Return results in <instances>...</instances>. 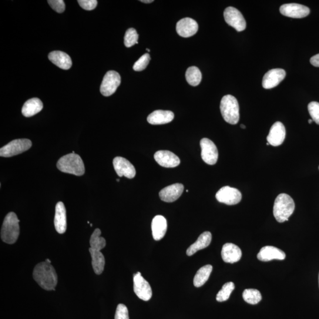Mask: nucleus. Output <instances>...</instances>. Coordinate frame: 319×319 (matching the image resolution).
<instances>
[{"label":"nucleus","mask_w":319,"mask_h":319,"mask_svg":"<svg viewBox=\"0 0 319 319\" xmlns=\"http://www.w3.org/2000/svg\"><path fill=\"white\" fill-rule=\"evenodd\" d=\"M33 277L43 289L55 290L58 278L55 269L51 264L46 261L39 263L33 270Z\"/></svg>","instance_id":"obj_1"},{"label":"nucleus","mask_w":319,"mask_h":319,"mask_svg":"<svg viewBox=\"0 0 319 319\" xmlns=\"http://www.w3.org/2000/svg\"><path fill=\"white\" fill-rule=\"evenodd\" d=\"M295 209L294 201L287 194L281 193L275 199L273 207V215L278 223L288 221Z\"/></svg>","instance_id":"obj_2"},{"label":"nucleus","mask_w":319,"mask_h":319,"mask_svg":"<svg viewBox=\"0 0 319 319\" xmlns=\"http://www.w3.org/2000/svg\"><path fill=\"white\" fill-rule=\"evenodd\" d=\"M57 167L62 172L82 176L85 173V166L78 154L70 153L60 158L57 163Z\"/></svg>","instance_id":"obj_3"},{"label":"nucleus","mask_w":319,"mask_h":319,"mask_svg":"<svg viewBox=\"0 0 319 319\" xmlns=\"http://www.w3.org/2000/svg\"><path fill=\"white\" fill-rule=\"evenodd\" d=\"M19 220L15 212L7 215L3 222L1 238L3 242L13 244L18 240L20 234Z\"/></svg>","instance_id":"obj_4"},{"label":"nucleus","mask_w":319,"mask_h":319,"mask_svg":"<svg viewBox=\"0 0 319 319\" xmlns=\"http://www.w3.org/2000/svg\"><path fill=\"white\" fill-rule=\"evenodd\" d=\"M220 109L222 116L228 123L235 125L239 122V103L234 96L231 95L224 96L221 100Z\"/></svg>","instance_id":"obj_5"},{"label":"nucleus","mask_w":319,"mask_h":319,"mask_svg":"<svg viewBox=\"0 0 319 319\" xmlns=\"http://www.w3.org/2000/svg\"><path fill=\"white\" fill-rule=\"evenodd\" d=\"M32 146L31 141L29 139H18L12 141L0 149V156L10 157L18 155L26 152Z\"/></svg>","instance_id":"obj_6"},{"label":"nucleus","mask_w":319,"mask_h":319,"mask_svg":"<svg viewBox=\"0 0 319 319\" xmlns=\"http://www.w3.org/2000/svg\"><path fill=\"white\" fill-rule=\"evenodd\" d=\"M121 80L122 79L118 72L110 70L103 77L100 88V93L105 96L112 95L120 86Z\"/></svg>","instance_id":"obj_7"},{"label":"nucleus","mask_w":319,"mask_h":319,"mask_svg":"<svg viewBox=\"0 0 319 319\" xmlns=\"http://www.w3.org/2000/svg\"><path fill=\"white\" fill-rule=\"evenodd\" d=\"M224 16L227 24L233 27L237 31H244L246 29V20L238 9L229 7L225 10Z\"/></svg>","instance_id":"obj_8"},{"label":"nucleus","mask_w":319,"mask_h":319,"mask_svg":"<svg viewBox=\"0 0 319 319\" xmlns=\"http://www.w3.org/2000/svg\"><path fill=\"white\" fill-rule=\"evenodd\" d=\"M133 281L134 291L137 297L143 301L150 300L152 297V288L140 272L134 275Z\"/></svg>","instance_id":"obj_9"},{"label":"nucleus","mask_w":319,"mask_h":319,"mask_svg":"<svg viewBox=\"0 0 319 319\" xmlns=\"http://www.w3.org/2000/svg\"><path fill=\"white\" fill-rule=\"evenodd\" d=\"M216 198L220 203L228 205H234L240 203L242 199V194L239 190L230 186H224L218 191Z\"/></svg>","instance_id":"obj_10"},{"label":"nucleus","mask_w":319,"mask_h":319,"mask_svg":"<svg viewBox=\"0 0 319 319\" xmlns=\"http://www.w3.org/2000/svg\"><path fill=\"white\" fill-rule=\"evenodd\" d=\"M200 144L201 159L209 165L216 164L218 159V151L216 144L206 138L201 139Z\"/></svg>","instance_id":"obj_11"},{"label":"nucleus","mask_w":319,"mask_h":319,"mask_svg":"<svg viewBox=\"0 0 319 319\" xmlns=\"http://www.w3.org/2000/svg\"><path fill=\"white\" fill-rule=\"evenodd\" d=\"M113 166L118 176L133 179L136 175L135 167L129 160L122 157H117L113 160Z\"/></svg>","instance_id":"obj_12"},{"label":"nucleus","mask_w":319,"mask_h":319,"mask_svg":"<svg viewBox=\"0 0 319 319\" xmlns=\"http://www.w3.org/2000/svg\"><path fill=\"white\" fill-rule=\"evenodd\" d=\"M280 12L285 16L294 19L304 18L310 14V9L307 7L296 3L281 6Z\"/></svg>","instance_id":"obj_13"},{"label":"nucleus","mask_w":319,"mask_h":319,"mask_svg":"<svg viewBox=\"0 0 319 319\" xmlns=\"http://www.w3.org/2000/svg\"><path fill=\"white\" fill-rule=\"evenodd\" d=\"M198 24L195 20L189 18H184L179 20L176 25L177 34L183 38H190L197 32Z\"/></svg>","instance_id":"obj_14"},{"label":"nucleus","mask_w":319,"mask_h":319,"mask_svg":"<svg viewBox=\"0 0 319 319\" xmlns=\"http://www.w3.org/2000/svg\"><path fill=\"white\" fill-rule=\"evenodd\" d=\"M154 157L160 166L166 168L176 167L180 163L179 158L170 151H158L154 154Z\"/></svg>","instance_id":"obj_15"},{"label":"nucleus","mask_w":319,"mask_h":319,"mask_svg":"<svg viewBox=\"0 0 319 319\" xmlns=\"http://www.w3.org/2000/svg\"><path fill=\"white\" fill-rule=\"evenodd\" d=\"M286 73L282 69H273L265 74L263 79V86L265 89H271L279 85L285 78Z\"/></svg>","instance_id":"obj_16"},{"label":"nucleus","mask_w":319,"mask_h":319,"mask_svg":"<svg viewBox=\"0 0 319 319\" xmlns=\"http://www.w3.org/2000/svg\"><path fill=\"white\" fill-rule=\"evenodd\" d=\"M285 129L283 123L277 122L272 126L267 140L270 145L277 147L283 144L285 138Z\"/></svg>","instance_id":"obj_17"},{"label":"nucleus","mask_w":319,"mask_h":319,"mask_svg":"<svg viewBox=\"0 0 319 319\" xmlns=\"http://www.w3.org/2000/svg\"><path fill=\"white\" fill-rule=\"evenodd\" d=\"M184 186L181 183H175L164 187L159 192L161 200L165 202L171 203L176 201L182 195Z\"/></svg>","instance_id":"obj_18"},{"label":"nucleus","mask_w":319,"mask_h":319,"mask_svg":"<svg viewBox=\"0 0 319 319\" xmlns=\"http://www.w3.org/2000/svg\"><path fill=\"white\" fill-rule=\"evenodd\" d=\"M286 255L284 252L273 246L262 248L257 255V258L261 261L267 262L273 260H283Z\"/></svg>","instance_id":"obj_19"},{"label":"nucleus","mask_w":319,"mask_h":319,"mask_svg":"<svg viewBox=\"0 0 319 319\" xmlns=\"http://www.w3.org/2000/svg\"><path fill=\"white\" fill-rule=\"evenodd\" d=\"M222 258L227 263L233 264L241 260L242 251L236 245L227 243L224 245L221 251Z\"/></svg>","instance_id":"obj_20"},{"label":"nucleus","mask_w":319,"mask_h":319,"mask_svg":"<svg viewBox=\"0 0 319 319\" xmlns=\"http://www.w3.org/2000/svg\"><path fill=\"white\" fill-rule=\"evenodd\" d=\"M54 224L55 229L59 234L65 233L67 228L66 210L62 201H59L56 204Z\"/></svg>","instance_id":"obj_21"},{"label":"nucleus","mask_w":319,"mask_h":319,"mask_svg":"<svg viewBox=\"0 0 319 319\" xmlns=\"http://www.w3.org/2000/svg\"><path fill=\"white\" fill-rule=\"evenodd\" d=\"M174 118L170 111L156 110L147 117V122L152 125H162L172 122Z\"/></svg>","instance_id":"obj_22"},{"label":"nucleus","mask_w":319,"mask_h":319,"mask_svg":"<svg viewBox=\"0 0 319 319\" xmlns=\"http://www.w3.org/2000/svg\"><path fill=\"white\" fill-rule=\"evenodd\" d=\"M153 237L154 240L160 241L165 236L167 230V223L165 218L157 216L152 223Z\"/></svg>","instance_id":"obj_23"},{"label":"nucleus","mask_w":319,"mask_h":319,"mask_svg":"<svg viewBox=\"0 0 319 319\" xmlns=\"http://www.w3.org/2000/svg\"><path fill=\"white\" fill-rule=\"evenodd\" d=\"M49 59L53 64L64 70H68L72 65L70 57L62 51H53L49 53Z\"/></svg>","instance_id":"obj_24"},{"label":"nucleus","mask_w":319,"mask_h":319,"mask_svg":"<svg viewBox=\"0 0 319 319\" xmlns=\"http://www.w3.org/2000/svg\"><path fill=\"white\" fill-rule=\"evenodd\" d=\"M211 241V234L209 231L204 232L198 238L197 241L188 248L186 254L188 256H191L198 251L203 250L209 246Z\"/></svg>","instance_id":"obj_25"},{"label":"nucleus","mask_w":319,"mask_h":319,"mask_svg":"<svg viewBox=\"0 0 319 319\" xmlns=\"http://www.w3.org/2000/svg\"><path fill=\"white\" fill-rule=\"evenodd\" d=\"M43 108V105L41 100L33 98L27 100L23 107L22 112L25 117H30L41 112Z\"/></svg>","instance_id":"obj_26"},{"label":"nucleus","mask_w":319,"mask_h":319,"mask_svg":"<svg viewBox=\"0 0 319 319\" xmlns=\"http://www.w3.org/2000/svg\"><path fill=\"white\" fill-rule=\"evenodd\" d=\"M89 251L92 258V265L94 272L97 275L101 274L105 267V257L100 251L93 250L91 248H89Z\"/></svg>","instance_id":"obj_27"},{"label":"nucleus","mask_w":319,"mask_h":319,"mask_svg":"<svg viewBox=\"0 0 319 319\" xmlns=\"http://www.w3.org/2000/svg\"><path fill=\"white\" fill-rule=\"evenodd\" d=\"M212 269L213 267L211 265H204L200 268L194 277L193 284L194 286L200 287L205 284L209 279Z\"/></svg>","instance_id":"obj_28"},{"label":"nucleus","mask_w":319,"mask_h":319,"mask_svg":"<svg viewBox=\"0 0 319 319\" xmlns=\"http://www.w3.org/2000/svg\"><path fill=\"white\" fill-rule=\"evenodd\" d=\"M201 73L199 68L196 66H191L186 72V79L188 83L193 86H196L201 80Z\"/></svg>","instance_id":"obj_29"},{"label":"nucleus","mask_w":319,"mask_h":319,"mask_svg":"<svg viewBox=\"0 0 319 319\" xmlns=\"http://www.w3.org/2000/svg\"><path fill=\"white\" fill-rule=\"evenodd\" d=\"M101 231L98 228L94 231L90 239V248L93 250L100 251L106 246L105 238L100 237Z\"/></svg>","instance_id":"obj_30"},{"label":"nucleus","mask_w":319,"mask_h":319,"mask_svg":"<svg viewBox=\"0 0 319 319\" xmlns=\"http://www.w3.org/2000/svg\"><path fill=\"white\" fill-rule=\"evenodd\" d=\"M243 297L244 300L250 304H257L262 300L260 292L253 288L245 290Z\"/></svg>","instance_id":"obj_31"},{"label":"nucleus","mask_w":319,"mask_h":319,"mask_svg":"<svg viewBox=\"0 0 319 319\" xmlns=\"http://www.w3.org/2000/svg\"><path fill=\"white\" fill-rule=\"evenodd\" d=\"M234 289L235 284L233 282H228V283L225 284L217 295V300L219 302L228 300L229 299L232 292Z\"/></svg>","instance_id":"obj_32"},{"label":"nucleus","mask_w":319,"mask_h":319,"mask_svg":"<svg viewBox=\"0 0 319 319\" xmlns=\"http://www.w3.org/2000/svg\"><path fill=\"white\" fill-rule=\"evenodd\" d=\"M138 39H139V35L136 30L133 28H130L127 30L124 36V44L127 48H130L139 43Z\"/></svg>","instance_id":"obj_33"},{"label":"nucleus","mask_w":319,"mask_h":319,"mask_svg":"<svg viewBox=\"0 0 319 319\" xmlns=\"http://www.w3.org/2000/svg\"><path fill=\"white\" fill-rule=\"evenodd\" d=\"M150 56L148 53L143 55L141 58L134 63L133 69L135 71L140 72L145 69L150 62Z\"/></svg>","instance_id":"obj_34"},{"label":"nucleus","mask_w":319,"mask_h":319,"mask_svg":"<svg viewBox=\"0 0 319 319\" xmlns=\"http://www.w3.org/2000/svg\"><path fill=\"white\" fill-rule=\"evenodd\" d=\"M308 110L312 120L319 125V103L311 102L308 105Z\"/></svg>","instance_id":"obj_35"},{"label":"nucleus","mask_w":319,"mask_h":319,"mask_svg":"<svg viewBox=\"0 0 319 319\" xmlns=\"http://www.w3.org/2000/svg\"><path fill=\"white\" fill-rule=\"evenodd\" d=\"M115 319H129V310L126 305L119 304L117 307Z\"/></svg>","instance_id":"obj_36"},{"label":"nucleus","mask_w":319,"mask_h":319,"mask_svg":"<svg viewBox=\"0 0 319 319\" xmlns=\"http://www.w3.org/2000/svg\"><path fill=\"white\" fill-rule=\"evenodd\" d=\"M48 2L52 9L57 13H62L65 11V4L63 0H49Z\"/></svg>","instance_id":"obj_37"},{"label":"nucleus","mask_w":319,"mask_h":319,"mask_svg":"<svg viewBox=\"0 0 319 319\" xmlns=\"http://www.w3.org/2000/svg\"><path fill=\"white\" fill-rule=\"evenodd\" d=\"M78 2L83 9L88 11L95 9L98 5V2L96 0H79Z\"/></svg>","instance_id":"obj_38"},{"label":"nucleus","mask_w":319,"mask_h":319,"mask_svg":"<svg viewBox=\"0 0 319 319\" xmlns=\"http://www.w3.org/2000/svg\"><path fill=\"white\" fill-rule=\"evenodd\" d=\"M310 63L314 66L319 67V53L312 57L310 59Z\"/></svg>","instance_id":"obj_39"},{"label":"nucleus","mask_w":319,"mask_h":319,"mask_svg":"<svg viewBox=\"0 0 319 319\" xmlns=\"http://www.w3.org/2000/svg\"><path fill=\"white\" fill-rule=\"evenodd\" d=\"M141 2L142 3H153V0H142V1H141Z\"/></svg>","instance_id":"obj_40"},{"label":"nucleus","mask_w":319,"mask_h":319,"mask_svg":"<svg viewBox=\"0 0 319 319\" xmlns=\"http://www.w3.org/2000/svg\"><path fill=\"white\" fill-rule=\"evenodd\" d=\"M241 127L243 129H246V126H244V124H241Z\"/></svg>","instance_id":"obj_41"},{"label":"nucleus","mask_w":319,"mask_h":319,"mask_svg":"<svg viewBox=\"0 0 319 319\" xmlns=\"http://www.w3.org/2000/svg\"><path fill=\"white\" fill-rule=\"evenodd\" d=\"M45 261L48 262V263L51 264V261H50V260L49 259H46Z\"/></svg>","instance_id":"obj_42"},{"label":"nucleus","mask_w":319,"mask_h":319,"mask_svg":"<svg viewBox=\"0 0 319 319\" xmlns=\"http://www.w3.org/2000/svg\"><path fill=\"white\" fill-rule=\"evenodd\" d=\"M312 122H313V121L311 119L308 120V123L311 124Z\"/></svg>","instance_id":"obj_43"},{"label":"nucleus","mask_w":319,"mask_h":319,"mask_svg":"<svg viewBox=\"0 0 319 319\" xmlns=\"http://www.w3.org/2000/svg\"><path fill=\"white\" fill-rule=\"evenodd\" d=\"M147 50L148 52H150V50L149 49H147Z\"/></svg>","instance_id":"obj_44"},{"label":"nucleus","mask_w":319,"mask_h":319,"mask_svg":"<svg viewBox=\"0 0 319 319\" xmlns=\"http://www.w3.org/2000/svg\"><path fill=\"white\" fill-rule=\"evenodd\" d=\"M269 144H269V143H267V146L269 145Z\"/></svg>","instance_id":"obj_45"},{"label":"nucleus","mask_w":319,"mask_h":319,"mask_svg":"<svg viewBox=\"0 0 319 319\" xmlns=\"http://www.w3.org/2000/svg\"><path fill=\"white\" fill-rule=\"evenodd\" d=\"M117 182H119L120 179H117Z\"/></svg>","instance_id":"obj_46"},{"label":"nucleus","mask_w":319,"mask_h":319,"mask_svg":"<svg viewBox=\"0 0 319 319\" xmlns=\"http://www.w3.org/2000/svg\"><path fill=\"white\" fill-rule=\"evenodd\" d=\"M318 285H319V274H318Z\"/></svg>","instance_id":"obj_47"},{"label":"nucleus","mask_w":319,"mask_h":319,"mask_svg":"<svg viewBox=\"0 0 319 319\" xmlns=\"http://www.w3.org/2000/svg\"><path fill=\"white\" fill-rule=\"evenodd\" d=\"M318 169H319V167H318Z\"/></svg>","instance_id":"obj_48"}]
</instances>
